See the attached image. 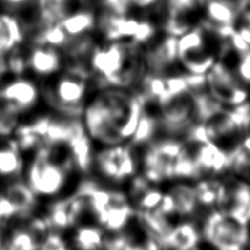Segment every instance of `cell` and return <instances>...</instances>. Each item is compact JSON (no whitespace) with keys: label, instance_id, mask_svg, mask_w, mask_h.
Segmentation results:
<instances>
[{"label":"cell","instance_id":"1","mask_svg":"<svg viewBox=\"0 0 250 250\" xmlns=\"http://www.w3.org/2000/svg\"><path fill=\"white\" fill-rule=\"evenodd\" d=\"M72 166L71 160L60 161L52 152L40 151L28 165L25 183L37 197H57L66 188Z\"/></svg>","mask_w":250,"mask_h":250},{"label":"cell","instance_id":"2","mask_svg":"<svg viewBox=\"0 0 250 250\" xmlns=\"http://www.w3.org/2000/svg\"><path fill=\"white\" fill-rule=\"evenodd\" d=\"M83 127L89 138L106 146L122 142V123L114 105L104 93L95 97L83 108Z\"/></svg>","mask_w":250,"mask_h":250},{"label":"cell","instance_id":"3","mask_svg":"<svg viewBox=\"0 0 250 250\" xmlns=\"http://www.w3.org/2000/svg\"><path fill=\"white\" fill-rule=\"evenodd\" d=\"M203 232L206 240L217 250H244L249 241L247 224L219 210L206 218Z\"/></svg>","mask_w":250,"mask_h":250},{"label":"cell","instance_id":"4","mask_svg":"<svg viewBox=\"0 0 250 250\" xmlns=\"http://www.w3.org/2000/svg\"><path fill=\"white\" fill-rule=\"evenodd\" d=\"M87 85L84 76L79 73H68L55 77L47 86L45 96L49 103L62 113L76 114L83 111Z\"/></svg>","mask_w":250,"mask_h":250},{"label":"cell","instance_id":"5","mask_svg":"<svg viewBox=\"0 0 250 250\" xmlns=\"http://www.w3.org/2000/svg\"><path fill=\"white\" fill-rule=\"evenodd\" d=\"M209 94L224 105H240L247 102L248 93L241 87L232 73L222 63H215L206 73Z\"/></svg>","mask_w":250,"mask_h":250},{"label":"cell","instance_id":"6","mask_svg":"<svg viewBox=\"0 0 250 250\" xmlns=\"http://www.w3.org/2000/svg\"><path fill=\"white\" fill-rule=\"evenodd\" d=\"M162 107L159 125L169 133L187 131L195 119L193 92L175 96Z\"/></svg>","mask_w":250,"mask_h":250},{"label":"cell","instance_id":"7","mask_svg":"<svg viewBox=\"0 0 250 250\" xmlns=\"http://www.w3.org/2000/svg\"><path fill=\"white\" fill-rule=\"evenodd\" d=\"M96 165L102 175L114 181H123L135 173V161L130 149L119 145L109 146L96 156Z\"/></svg>","mask_w":250,"mask_h":250},{"label":"cell","instance_id":"8","mask_svg":"<svg viewBox=\"0 0 250 250\" xmlns=\"http://www.w3.org/2000/svg\"><path fill=\"white\" fill-rule=\"evenodd\" d=\"M0 97L14 106L21 115L36 108L40 102L41 92L32 80L17 76L1 86Z\"/></svg>","mask_w":250,"mask_h":250},{"label":"cell","instance_id":"9","mask_svg":"<svg viewBox=\"0 0 250 250\" xmlns=\"http://www.w3.org/2000/svg\"><path fill=\"white\" fill-rule=\"evenodd\" d=\"M62 57L55 46L39 44L25 58V66L39 77H53L62 67Z\"/></svg>","mask_w":250,"mask_h":250},{"label":"cell","instance_id":"10","mask_svg":"<svg viewBox=\"0 0 250 250\" xmlns=\"http://www.w3.org/2000/svg\"><path fill=\"white\" fill-rule=\"evenodd\" d=\"M133 209L128 204L124 194L115 192L111 204L97 217L101 225L110 231H118L127 225L129 219L132 217Z\"/></svg>","mask_w":250,"mask_h":250},{"label":"cell","instance_id":"11","mask_svg":"<svg viewBox=\"0 0 250 250\" xmlns=\"http://www.w3.org/2000/svg\"><path fill=\"white\" fill-rule=\"evenodd\" d=\"M194 159H195L202 173L203 172L221 173L227 167H230L229 152L224 151L214 142L200 145V148H198Z\"/></svg>","mask_w":250,"mask_h":250},{"label":"cell","instance_id":"12","mask_svg":"<svg viewBox=\"0 0 250 250\" xmlns=\"http://www.w3.org/2000/svg\"><path fill=\"white\" fill-rule=\"evenodd\" d=\"M176 60H178V38L171 34L158 43L146 55V63L153 71V74H160L161 72L170 67Z\"/></svg>","mask_w":250,"mask_h":250},{"label":"cell","instance_id":"13","mask_svg":"<svg viewBox=\"0 0 250 250\" xmlns=\"http://www.w3.org/2000/svg\"><path fill=\"white\" fill-rule=\"evenodd\" d=\"M84 0H38V11L44 27L59 23L73 11L82 9Z\"/></svg>","mask_w":250,"mask_h":250},{"label":"cell","instance_id":"14","mask_svg":"<svg viewBox=\"0 0 250 250\" xmlns=\"http://www.w3.org/2000/svg\"><path fill=\"white\" fill-rule=\"evenodd\" d=\"M224 204H228L226 214L248 225L250 221V185L245 182L237 183L231 192L227 191V198Z\"/></svg>","mask_w":250,"mask_h":250},{"label":"cell","instance_id":"15","mask_svg":"<svg viewBox=\"0 0 250 250\" xmlns=\"http://www.w3.org/2000/svg\"><path fill=\"white\" fill-rule=\"evenodd\" d=\"M200 241L196 226L189 222L172 227L162 246L171 250H194Z\"/></svg>","mask_w":250,"mask_h":250},{"label":"cell","instance_id":"16","mask_svg":"<svg viewBox=\"0 0 250 250\" xmlns=\"http://www.w3.org/2000/svg\"><path fill=\"white\" fill-rule=\"evenodd\" d=\"M24 170V162L21 157L19 146L11 142L0 144V178L15 180Z\"/></svg>","mask_w":250,"mask_h":250},{"label":"cell","instance_id":"17","mask_svg":"<svg viewBox=\"0 0 250 250\" xmlns=\"http://www.w3.org/2000/svg\"><path fill=\"white\" fill-rule=\"evenodd\" d=\"M204 15L212 28L234 27L237 17L240 14L234 8L218 0H203Z\"/></svg>","mask_w":250,"mask_h":250},{"label":"cell","instance_id":"18","mask_svg":"<svg viewBox=\"0 0 250 250\" xmlns=\"http://www.w3.org/2000/svg\"><path fill=\"white\" fill-rule=\"evenodd\" d=\"M22 39V27L18 19L11 15H0V54H6L15 50Z\"/></svg>","mask_w":250,"mask_h":250},{"label":"cell","instance_id":"19","mask_svg":"<svg viewBox=\"0 0 250 250\" xmlns=\"http://www.w3.org/2000/svg\"><path fill=\"white\" fill-rule=\"evenodd\" d=\"M95 23L96 19L93 12L85 9L73 11L59 22L68 38L85 36L95 27Z\"/></svg>","mask_w":250,"mask_h":250},{"label":"cell","instance_id":"20","mask_svg":"<svg viewBox=\"0 0 250 250\" xmlns=\"http://www.w3.org/2000/svg\"><path fill=\"white\" fill-rule=\"evenodd\" d=\"M3 196L12 205L16 213H29L36 205L37 196L34 195L25 182H19V181L10 182Z\"/></svg>","mask_w":250,"mask_h":250},{"label":"cell","instance_id":"21","mask_svg":"<svg viewBox=\"0 0 250 250\" xmlns=\"http://www.w3.org/2000/svg\"><path fill=\"white\" fill-rule=\"evenodd\" d=\"M140 222L145 229L148 231L149 236L153 237L157 240L160 241L162 245L165 241L166 237L169 234L172 226L167 222V216L163 215L158 209H148V210H140L139 209ZM163 247V246H162Z\"/></svg>","mask_w":250,"mask_h":250},{"label":"cell","instance_id":"22","mask_svg":"<svg viewBox=\"0 0 250 250\" xmlns=\"http://www.w3.org/2000/svg\"><path fill=\"white\" fill-rule=\"evenodd\" d=\"M198 204L204 206L222 205L227 198L225 185L215 180H205L198 182L195 187Z\"/></svg>","mask_w":250,"mask_h":250},{"label":"cell","instance_id":"23","mask_svg":"<svg viewBox=\"0 0 250 250\" xmlns=\"http://www.w3.org/2000/svg\"><path fill=\"white\" fill-rule=\"evenodd\" d=\"M205 31L194 28L178 38V60L205 53Z\"/></svg>","mask_w":250,"mask_h":250},{"label":"cell","instance_id":"24","mask_svg":"<svg viewBox=\"0 0 250 250\" xmlns=\"http://www.w3.org/2000/svg\"><path fill=\"white\" fill-rule=\"evenodd\" d=\"M193 98L195 106V119L198 123H208L224 111L222 103H219L210 94L193 92Z\"/></svg>","mask_w":250,"mask_h":250},{"label":"cell","instance_id":"25","mask_svg":"<svg viewBox=\"0 0 250 250\" xmlns=\"http://www.w3.org/2000/svg\"><path fill=\"white\" fill-rule=\"evenodd\" d=\"M170 194L174 201L176 214L188 216L195 212L198 202L194 187L188 184H178L171 189Z\"/></svg>","mask_w":250,"mask_h":250},{"label":"cell","instance_id":"26","mask_svg":"<svg viewBox=\"0 0 250 250\" xmlns=\"http://www.w3.org/2000/svg\"><path fill=\"white\" fill-rule=\"evenodd\" d=\"M104 243L102 229L94 226L79 228L73 237V247L76 250H103Z\"/></svg>","mask_w":250,"mask_h":250},{"label":"cell","instance_id":"27","mask_svg":"<svg viewBox=\"0 0 250 250\" xmlns=\"http://www.w3.org/2000/svg\"><path fill=\"white\" fill-rule=\"evenodd\" d=\"M20 113L0 97V139L10 136L19 124Z\"/></svg>","mask_w":250,"mask_h":250},{"label":"cell","instance_id":"28","mask_svg":"<svg viewBox=\"0 0 250 250\" xmlns=\"http://www.w3.org/2000/svg\"><path fill=\"white\" fill-rule=\"evenodd\" d=\"M202 174L195 159L184 151L173 161V178L194 179Z\"/></svg>","mask_w":250,"mask_h":250},{"label":"cell","instance_id":"29","mask_svg":"<svg viewBox=\"0 0 250 250\" xmlns=\"http://www.w3.org/2000/svg\"><path fill=\"white\" fill-rule=\"evenodd\" d=\"M158 125L159 122L156 118H153L152 116L148 114L142 113L139 122H138L136 130L130 138L132 140V144L142 145L145 142L149 141L153 137L154 132H156Z\"/></svg>","mask_w":250,"mask_h":250},{"label":"cell","instance_id":"30","mask_svg":"<svg viewBox=\"0 0 250 250\" xmlns=\"http://www.w3.org/2000/svg\"><path fill=\"white\" fill-rule=\"evenodd\" d=\"M184 67L187 68L188 73H192V74H203L206 75L212 66L214 65L216 61H215V58L213 55L203 53L194 55V57L185 58L183 60H180Z\"/></svg>","mask_w":250,"mask_h":250},{"label":"cell","instance_id":"31","mask_svg":"<svg viewBox=\"0 0 250 250\" xmlns=\"http://www.w3.org/2000/svg\"><path fill=\"white\" fill-rule=\"evenodd\" d=\"M226 116L236 132L247 130L250 127V103L234 106L231 110L226 111Z\"/></svg>","mask_w":250,"mask_h":250},{"label":"cell","instance_id":"32","mask_svg":"<svg viewBox=\"0 0 250 250\" xmlns=\"http://www.w3.org/2000/svg\"><path fill=\"white\" fill-rule=\"evenodd\" d=\"M185 132L188 135V141L195 142V144L198 145H205L216 140L213 129L210 128L208 123L196 122V124L191 125Z\"/></svg>","mask_w":250,"mask_h":250},{"label":"cell","instance_id":"33","mask_svg":"<svg viewBox=\"0 0 250 250\" xmlns=\"http://www.w3.org/2000/svg\"><path fill=\"white\" fill-rule=\"evenodd\" d=\"M163 197V193L159 189L146 188L144 191L136 196L137 203L139 205L140 210L156 209L160 205Z\"/></svg>","mask_w":250,"mask_h":250},{"label":"cell","instance_id":"34","mask_svg":"<svg viewBox=\"0 0 250 250\" xmlns=\"http://www.w3.org/2000/svg\"><path fill=\"white\" fill-rule=\"evenodd\" d=\"M153 148L161 154L163 158L167 159L170 161H174L176 158L180 157L184 151H187L184 146L178 140L167 139L163 141H159L154 144Z\"/></svg>","mask_w":250,"mask_h":250},{"label":"cell","instance_id":"35","mask_svg":"<svg viewBox=\"0 0 250 250\" xmlns=\"http://www.w3.org/2000/svg\"><path fill=\"white\" fill-rule=\"evenodd\" d=\"M103 250H146V245H138L126 236H115L105 239Z\"/></svg>","mask_w":250,"mask_h":250},{"label":"cell","instance_id":"36","mask_svg":"<svg viewBox=\"0 0 250 250\" xmlns=\"http://www.w3.org/2000/svg\"><path fill=\"white\" fill-rule=\"evenodd\" d=\"M132 0H103L105 6L108 8L110 12L117 15H125L131 5Z\"/></svg>","mask_w":250,"mask_h":250},{"label":"cell","instance_id":"37","mask_svg":"<svg viewBox=\"0 0 250 250\" xmlns=\"http://www.w3.org/2000/svg\"><path fill=\"white\" fill-rule=\"evenodd\" d=\"M238 73L240 79L247 83H250V50L241 54V60L238 66Z\"/></svg>","mask_w":250,"mask_h":250},{"label":"cell","instance_id":"38","mask_svg":"<svg viewBox=\"0 0 250 250\" xmlns=\"http://www.w3.org/2000/svg\"><path fill=\"white\" fill-rule=\"evenodd\" d=\"M244 24L238 30V33L244 39L245 42L250 46V12L245 14Z\"/></svg>","mask_w":250,"mask_h":250},{"label":"cell","instance_id":"39","mask_svg":"<svg viewBox=\"0 0 250 250\" xmlns=\"http://www.w3.org/2000/svg\"><path fill=\"white\" fill-rule=\"evenodd\" d=\"M218 1H222L224 3H226V5L232 7L235 10L238 11L239 14H243L246 7L248 6V0H218Z\"/></svg>","mask_w":250,"mask_h":250},{"label":"cell","instance_id":"40","mask_svg":"<svg viewBox=\"0 0 250 250\" xmlns=\"http://www.w3.org/2000/svg\"><path fill=\"white\" fill-rule=\"evenodd\" d=\"M159 1V0H132L131 5L136 6L138 8H149Z\"/></svg>","mask_w":250,"mask_h":250},{"label":"cell","instance_id":"41","mask_svg":"<svg viewBox=\"0 0 250 250\" xmlns=\"http://www.w3.org/2000/svg\"><path fill=\"white\" fill-rule=\"evenodd\" d=\"M8 70V65L3 59V54H0V79L5 74L6 71Z\"/></svg>","mask_w":250,"mask_h":250},{"label":"cell","instance_id":"42","mask_svg":"<svg viewBox=\"0 0 250 250\" xmlns=\"http://www.w3.org/2000/svg\"><path fill=\"white\" fill-rule=\"evenodd\" d=\"M240 146H243L244 149H246L247 150L248 152H250V136H248V137H246L245 139L240 142Z\"/></svg>","mask_w":250,"mask_h":250},{"label":"cell","instance_id":"43","mask_svg":"<svg viewBox=\"0 0 250 250\" xmlns=\"http://www.w3.org/2000/svg\"><path fill=\"white\" fill-rule=\"evenodd\" d=\"M3 1L9 3V5L12 6H20V5H23L28 1V0H3Z\"/></svg>","mask_w":250,"mask_h":250},{"label":"cell","instance_id":"44","mask_svg":"<svg viewBox=\"0 0 250 250\" xmlns=\"http://www.w3.org/2000/svg\"><path fill=\"white\" fill-rule=\"evenodd\" d=\"M248 3H250V0H248Z\"/></svg>","mask_w":250,"mask_h":250}]
</instances>
